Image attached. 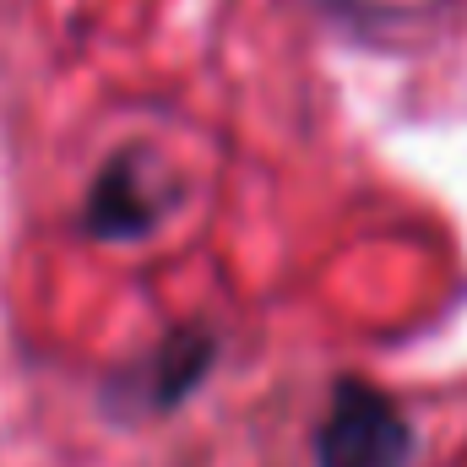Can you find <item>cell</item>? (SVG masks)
<instances>
[{
    "label": "cell",
    "mask_w": 467,
    "mask_h": 467,
    "mask_svg": "<svg viewBox=\"0 0 467 467\" xmlns=\"http://www.w3.org/2000/svg\"><path fill=\"white\" fill-rule=\"evenodd\" d=\"M413 424L369 380H337L327 419L316 424V467H408Z\"/></svg>",
    "instance_id": "6da1fadb"
},
{
    "label": "cell",
    "mask_w": 467,
    "mask_h": 467,
    "mask_svg": "<svg viewBox=\"0 0 467 467\" xmlns=\"http://www.w3.org/2000/svg\"><path fill=\"white\" fill-rule=\"evenodd\" d=\"M141 152H115L99 180L88 185L82 202V229L104 244H136L158 223V196H152V169H141Z\"/></svg>",
    "instance_id": "7a4b0ae2"
},
{
    "label": "cell",
    "mask_w": 467,
    "mask_h": 467,
    "mask_svg": "<svg viewBox=\"0 0 467 467\" xmlns=\"http://www.w3.org/2000/svg\"><path fill=\"white\" fill-rule=\"evenodd\" d=\"M213 358H218V337L213 332H202V327H185V332H174V337H163L152 358H141V369H136V380H141V402L147 408H174L180 397H191L196 386H202V375L213 369Z\"/></svg>",
    "instance_id": "3957f363"
}]
</instances>
